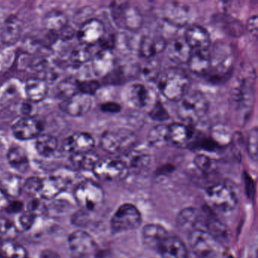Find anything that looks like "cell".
<instances>
[{
	"label": "cell",
	"instance_id": "52",
	"mask_svg": "<svg viewBox=\"0 0 258 258\" xmlns=\"http://www.w3.org/2000/svg\"><path fill=\"white\" fill-rule=\"evenodd\" d=\"M197 146L208 152H215L217 149L221 148V146L217 142L214 141L211 137L202 139Z\"/></svg>",
	"mask_w": 258,
	"mask_h": 258
},
{
	"label": "cell",
	"instance_id": "4",
	"mask_svg": "<svg viewBox=\"0 0 258 258\" xmlns=\"http://www.w3.org/2000/svg\"><path fill=\"white\" fill-rule=\"evenodd\" d=\"M137 137L133 131L125 128L108 130L100 139V146L109 154L125 153L135 146Z\"/></svg>",
	"mask_w": 258,
	"mask_h": 258
},
{
	"label": "cell",
	"instance_id": "23",
	"mask_svg": "<svg viewBox=\"0 0 258 258\" xmlns=\"http://www.w3.org/2000/svg\"><path fill=\"white\" fill-rule=\"evenodd\" d=\"M95 140L90 134L78 132L71 135L64 142L66 150L73 154L92 152L95 147Z\"/></svg>",
	"mask_w": 258,
	"mask_h": 258
},
{
	"label": "cell",
	"instance_id": "15",
	"mask_svg": "<svg viewBox=\"0 0 258 258\" xmlns=\"http://www.w3.org/2000/svg\"><path fill=\"white\" fill-rule=\"evenodd\" d=\"M204 230L211 234L220 245H227L231 241L232 232L227 226L214 215L204 213Z\"/></svg>",
	"mask_w": 258,
	"mask_h": 258
},
{
	"label": "cell",
	"instance_id": "42",
	"mask_svg": "<svg viewBox=\"0 0 258 258\" xmlns=\"http://www.w3.org/2000/svg\"><path fill=\"white\" fill-rule=\"evenodd\" d=\"M128 161L126 163L130 171L140 170L150 163V155L143 152H133L128 155Z\"/></svg>",
	"mask_w": 258,
	"mask_h": 258
},
{
	"label": "cell",
	"instance_id": "31",
	"mask_svg": "<svg viewBox=\"0 0 258 258\" xmlns=\"http://www.w3.org/2000/svg\"><path fill=\"white\" fill-rule=\"evenodd\" d=\"M25 90L27 97L31 102H38L46 98L49 88L44 79L32 78L25 82Z\"/></svg>",
	"mask_w": 258,
	"mask_h": 258
},
{
	"label": "cell",
	"instance_id": "49",
	"mask_svg": "<svg viewBox=\"0 0 258 258\" xmlns=\"http://www.w3.org/2000/svg\"><path fill=\"white\" fill-rule=\"evenodd\" d=\"M126 75L122 68H114L112 71L104 78L105 83L111 85H118L126 81Z\"/></svg>",
	"mask_w": 258,
	"mask_h": 258
},
{
	"label": "cell",
	"instance_id": "14",
	"mask_svg": "<svg viewBox=\"0 0 258 258\" xmlns=\"http://www.w3.org/2000/svg\"><path fill=\"white\" fill-rule=\"evenodd\" d=\"M92 105L93 99L91 96L78 93L72 97L62 101L60 104V108L69 115L81 117L90 111Z\"/></svg>",
	"mask_w": 258,
	"mask_h": 258
},
{
	"label": "cell",
	"instance_id": "24",
	"mask_svg": "<svg viewBox=\"0 0 258 258\" xmlns=\"http://www.w3.org/2000/svg\"><path fill=\"white\" fill-rule=\"evenodd\" d=\"M158 253L162 258H188L185 243L176 235H169L160 247Z\"/></svg>",
	"mask_w": 258,
	"mask_h": 258
},
{
	"label": "cell",
	"instance_id": "28",
	"mask_svg": "<svg viewBox=\"0 0 258 258\" xmlns=\"http://www.w3.org/2000/svg\"><path fill=\"white\" fill-rule=\"evenodd\" d=\"M167 42L160 36H146L140 42L139 52L146 59L154 58L155 55L165 50Z\"/></svg>",
	"mask_w": 258,
	"mask_h": 258
},
{
	"label": "cell",
	"instance_id": "36",
	"mask_svg": "<svg viewBox=\"0 0 258 258\" xmlns=\"http://www.w3.org/2000/svg\"><path fill=\"white\" fill-rule=\"evenodd\" d=\"M43 25L48 31L57 33L68 25V18L62 12L52 10L45 16Z\"/></svg>",
	"mask_w": 258,
	"mask_h": 258
},
{
	"label": "cell",
	"instance_id": "3",
	"mask_svg": "<svg viewBox=\"0 0 258 258\" xmlns=\"http://www.w3.org/2000/svg\"><path fill=\"white\" fill-rule=\"evenodd\" d=\"M211 69L208 76L209 81L217 84L226 79L232 72L233 55L229 45L223 42L215 43L209 52Z\"/></svg>",
	"mask_w": 258,
	"mask_h": 258
},
{
	"label": "cell",
	"instance_id": "9",
	"mask_svg": "<svg viewBox=\"0 0 258 258\" xmlns=\"http://www.w3.org/2000/svg\"><path fill=\"white\" fill-rule=\"evenodd\" d=\"M92 171L98 179L110 182L122 180L130 173L123 160L109 158H99Z\"/></svg>",
	"mask_w": 258,
	"mask_h": 258
},
{
	"label": "cell",
	"instance_id": "22",
	"mask_svg": "<svg viewBox=\"0 0 258 258\" xmlns=\"http://www.w3.org/2000/svg\"><path fill=\"white\" fill-rule=\"evenodd\" d=\"M167 58L178 64H187L192 50L184 38H175L167 43L165 48Z\"/></svg>",
	"mask_w": 258,
	"mask_h": 258
},
{
	"label": "cell",
	"instance_id": "39",
	"mask_svg": "<svg viewBox=\"0 0 258 258\" xmlns=\"http://www.w3.org/2000/svg\"><path fill=\"white\" fill-rule=\"evenodd\" d=\"M19 85L15 80H9L0 86V105L4 106L16 99L19 94Z\"/></svg>",
	"mask_w": 258,
	"mask_h": 258
},
{
	"label": "cell",
	"instance_id": "29",
	"mask_svg": "<svg viewBox=\"0 0 258 258\" xmlns=\"http://www.w3.org/2000/svg\"><path fill=\"white\" fill-rule=\"evenodd\" d=\"M126 98L131 106L143 109L150 102L151 94L146 86L142 84H134L126 89Z\"/></svg>",
	"mask_w": 258,
	"mask_h": 258
},
{
	"label": "cell",
	"instance_id": "20",
	"mask_svg": "<svg viewBox=\"0 0 258 258\" xmlns=\"http://www.w3.org/2000/svg\"><path fill=\"white\" fill-rule=\"evenodd\" d=\"M162 13L164 20L173 26H185L189 22V8L180 3H169Z\"/></svg>",
	"mask_w": 258,
	"mask_h": 258
},
{
	"label": "cell",
	"instance_id": "58",
	"mask_svg": "<svg viewBox=\"0 0 258 258\" xmlns=\"http://www.w3.org/2000/svg\"><path fill=\"white\" fill-rule=\"evenodd\" d=\"M10 202L7 192L0 188V210L6 209Z\"/></svg>",
	"mask_w": 258,
	"mask_h": 258
},
{
	"label": "cell",
	"instance_id": "6",
	"mask_svg": "<svg viewBox=\"0 0 258 258\" xmlns=\"http://www.w3.org/2000/svg\"><path fill=\"white\" fill-rule=\"evenodd\" d=\"M75 202L85 211H93L100 208L105 200L103 188L93 180L80 182L74 191Z\"/></svg>",
	"mask_w": 258,
	"mask_h": 258
},
{
	"label": "cell",
	"instance_id": "16",
	"mask_svg": "<svg viewBox=\"0 0 258 258\" xmlns=\"http://www.w3.org/2000/svg\"><path fill=\"white\" fill-rule=\"evenodd\" d=\"M105 34L103 23L99 19H91L81 25L78 32V38L82 44L90 46L99 43Z\"/></svg>",
	"mask_w": 258,
	"mask_h": 258
},
{
	"label": "cell",
	"instance_id": "18",
	"mask_svg": "<svg viewBox=\"0 0 258 258\" xmlns=\"http://www.w3.org/2000/svg\"><path fill=\"white\" fill-rule=\"evenodd\" d=\"M184 39L191 50L206 52L211 46V36L201 25H192L187 28Z\"/></svg>",
	"mask_w": 258,
	"mask_h": 258
},
{
	"label": "cell",
	"instance_id": "47",
	"mask_svg": "<svg viewBox=\"0 0 258 258\" xmlns=\"http://www.w3.org/2000/svg\"><path fill=\"white\" fill-rule=\"evenodd\" d=\"M194 164L202 173H210L214 169V161L209 156L204 154H199L195 157Z\"/></svg>",
	"mask_w": 258,
	"mask_h": 258
},
{
	"label": "cell",
	"instance_id": "13",
	"mask_svg": "<svg viewBox=\"0 0 258 258\" xmlns=\"http://www.w3.org/2000/svg\"><path fill=\"white\" fill-rule=\"evenodd\" d=\"M203 221V211L194 207L184 208L179 211L176 217L177 227L188 235L196 229H202Z\"/></svg>",
	"mask_w": 258,
	"mask_h": 258
},
{
	"label": "cell",
	"instance_id": "38",
	"mask_svg": "<svg viewBox=\"0 0 258 258\" xmlns=\"http://www.w3.org/2000/svg\"><path fill=\"white\" fill-rule=\"evenodd\" d=\"M99 159V156L92 152L73 154L71 158L73 165L83 170H93L95 164Z\"/></svg>",
	"mask_w": 258,
	"mask_h": 258
},
{
	"label": "cell",
	"instance_id": "46",
	"mask_svg": "<svg viewBox=\"0 0 258 258\" xmlns=\"http://www.w3.org/2000/svg\"><path fill=\"white\" fill-rule=\"evenodd\" d=\"M149 116L151 119L155 121L163 122L170 118V114L162 103L159 101L155 102L153 106L149 111Z\"/></svg>",
	"mask_w": 258,
	"mask_h": 258
},
{
	"label": "cell",
	"instance_id": "32",
	"mask_svg": "<svg viewBox=\"0 0 258 258\" xmlns=\"http://www.w3.org/2000/svg\"><path fill=\"white\" fill-rule=\"evenodd\" d=\"M188 69L195 75L199 76L208 75L211 72V64L208 51L199 52L194 51L188 60Z\"/></svg>",
	"mask_w": 258,
	"mask_h": 258
},
{
	"label": "cell",
	"instance_id": "33",
	"mask_svg": "<svg viewBox=\"0 0 258 258\" xmlns=\"http://www.w3.org/2000/svg\"><path fill=\"white\" fill-rule=\"evenodd\" d=\"M7 160L10 166L19 173H25L29 169L28 154L22 147L15 146L11 148L7 153Z\"/></svg>",
	"mask_w": 258,
	"mask_h": 258
},
{
	"label": "cell",
	"instance_id": "37",
	"mask_svg": "<svg viewBox=\"0 0 258 258\" xmlns=\"http://www.w3.org/2000/svg\"><path fill=\"white\" fill-rule=\"evenodd\" d=\"M139 75L145 81H152L157 80L159 77L161 72V63L158 60L154 58L147 59L139 67Z\"/></svg>",
	"mask_w": 258,
	"mask_h": 258
},
{
	"label": "cell",
	"instance_id": "40",
	"mask_svg": "<svg viewBox=\"0 0 258 258\" xmlns=\"http://www.w3.org/2000/svg\"><path fill=\"white\" fill-rule=\"evenodd\" d=\"M78 82L79 81L74 78H66L63 80L57 86L56 96L59 99H62V101L75 96L79 93Z\"/></svg>",
	"mask_w": 258,
	"mask_h": 258
},
{
	"label": "cell",
	"instance_id": "21",
	"mask_svg": "<svg viewBox=\"0 0 258 258\" xmlns=\"http://www.w3.org/2000/svg\"><path fill=\"white\" fill-rule=\"evenodd\" d=\"M69 179L60 174L52 175L43 179L40 195L45 200H53L66 190L69 185Z\"/></svg>",
	"mask_w": 258,
	"mask_h": 258
},
{
	"label": "cell",
	"instance_id": "55",
	"mask_svg": "<svg viewBox=\"0 0 258 258\" xmlns=\"http://www.w3.org/2000/svg\"><path fill=\"white\" fill-rule=\"evenodd\" d=\"M257 21V16H251V17L249 18L247 22V25H246V30H247V33L255 39L257 37L258 34Z\"/></svg>",
	"mask_w": 258,
	"mask_h": 258
},
{
	"label": "cell",
	"instance_id": "56",
	"mask_svg": "<svg viewBox=\"0 0 258 258\" xmlns=\"http://www.w3.org/2000/svg\"><path fill=\"white\" fill-rule=\"evenodd\" d=\"M100 109L104 112L107 113H118L121 110V106L120 104L115 102H104L100 105Z\"/></svg>",
	"mask_w": 258,
	"mask_h": 258
},
{
	"label": "cell",
	"instance_id": "17",
	"mask_svg": "<svg viewBox=\"0 0 258 258\" xmlns=\"http://www.w3.org/2000/svg\"><path fill=\"white\" fill-rule=\"evenodd\" d=\"M170 235L168 231L158 223H149L142 230V241L147 248L158 253L164 240Z\"/></svg>",
	"mask_w": 258,
	"mask_h": 258
},
{
	"label": "cell",
	"instance_id": "43",
	"mask_svg": "<svg viewBox=\"0 0 258 258\" xmlns=\"http://www.w3.org/2000/svg\"><path fill=\"white\" fill-rule=\"evenodd\" d=\"M91 58L92 52L90 50V46L82 44V43L75 46L71 53V61L74 64H78V66L87 62Z\"/></svg>",
	"mask_w": 258,
	"mask_h": 258
},
{
	"label": "cell",
	"instance_id": "1",
	"mask_svg": "<svg viewBox=\"0 0 258 258\" xmlns=\"http://www.w3.org/2000/svg\"><path fill=\"white\" fill-rule=\"evenodd\" d=\"M158 88L161 94L172 102L180 100L189 91V76L179 68H170L161 72L158 79Z\"/></svg>",
	"mask_w": 258,
	"mask_h": 258
},
{
	"label": "cell",
	"instance_id": "27",
	"mask_svg": "<svg viewBox=\"0 0 258 258\" xmlns=\"http://www.w3.org/2000/svg\"><path fill=\"white\" fill-rule=\"evenodd\" d=\"M23 31V25L22 21L16 16H10L4 22L3 26L0 39L1 41L7 46H13L16 44Z\"/></svg>",
	"mask_w": 258,
	"mask_h": 258
},
{
	"label": "cell",
	"instance_id": "62",
	"mask_svg": "<svg viewBox=\"0 0 258 258\" xmlns=\"http://www.w3.org/2000/svg\"><path fill=\"white\" fill-rule=\"evenodd\" d=\"M75 258H90V257H84V256H75Z\"/></svg>",
	"mask_w": 258,
	"mask_h": 258
},
{
	"label": "cell",
	"instance_id": "61",
	"mask_svg": "<svg viewBox=\"0 0 258 258\" xmlns=\"http://www.w3.org/2000/svg\"><path fill=\"white\" fill-rule=\"evenodd\" d=\"M41 258H60V256H57L56 253H53L51 250H46L43 252Z\"/></svg>",
	"mask_w": 258,
	"mask_h": 258
},
{
	"label": "cell",
	"instance_id": "60",
	"mask_svg": "<svg viewBox=\"0 0 258 258\" xmlns=\"http://www.w3.org/2000/svg\"><path fill=\"white\" fill-rule=\"evenodd\" d=\"M31 108H32V106H31V104L29 103H24L22 106V114H25V115H28L31 113Z\"/></svg>",
	"mask_w": 258,
	"mask_h": 258
},
{
	"label": "cell",
	"instance_id": "5",
	"mask_svg": "<svg viewBox=\"0 0 258 258\" xmlns=\"http://www.w3.org/2000/svg\"><path fill=\"white\" fill-rule=\"evenodd\" d=\"M205 194L210 206L220 212H230L238 205L236 192L230 185L225 182H217L210 185Z\"/></svg>",
	"mask_w": 258,
	"mask_h": 258
},
{
	"label": "cell",
	"instance_id": "34",
	"mask_svg": "<svg viewBox=\"0 0 258 258\" xmlns=\"http://www.w3.org/2000/svg\"><path fill=\"white\" fill-rule=\"evenodd\" d=\"M147 141L152 147L156 149L165 146L169 142V127L164 123L155 125L149 131Z\"/></svg>",
	"mask_w": 258,
	"mask_h": 258
},
{
	"label": "cell",
	"instance_id": "44",
	"mask_svg": "<svg viewBox=\"0 0 258 258\" xmlns=\"http://www.w3.org/2000/svg\"><path fill=\"white\" fill-rule=\"evenodd\" d=\"M17 226L12 220L7 218L0 219V238L5 241H14L18 236Z\"/></svg>",
	"mask_w": 258,
	"mask_h": 258
},
{
	"label": "cell",
	"instance_id": "35",
	"mask_svg": "<svg viewBox=\"0 0 258 258\" xmlns=\"http://www.w3.org/2000/svg\"><path fill=\"white\" fill-rule=\"evenodd\" d=\"M58 141L56 137L50 134H40L36 140L37 152L43 157H50L58 149Z\"/></svg>",
	"mask_w": 258,
	"mask_h": 258
},
{
	"label": "cell",
	"instance_id": "25",
	"mask_svg": "<svg viewBox=\"0 0 258 258\" xmlns=\"http://www.w3.org/2000/svg\"><path fill=\"white\" fill-rule=\"evenodd\" d=\"M116 59L112 51L101 49L92 58V67L95 75L105 78L115 67Z\"/></svg>",
	"mask_w": 258,
	"mask_h": 258
},
{
	"label": "cell",
	"instance_id": "45",
	"mask_svg": "<svg viewBox=\"0 0 258 258\" xmlns=\"http://www.w3.org/2000/svg\"><path fill=\"white\" fill-rule=\"evenodd\" d=\"M246 150L250 159L257 161L258 158V131L254 127L249 131L246 141Z\"/></svg>",
	"mask_w": 258,
	"mask_h": 258
},
{
	"label": "cell",
	"instance_id": "8",
	"mask_svg": "<svg viewBox=\"0 0 258 258\" xmlns=\"http://www.w3.org/2000/svg\"><path fill=\"white\" fill-rule=\"evenodd\" d=\"M188 241L190 249L197 258H215L220 252V244L204 229H196L190 232Z\"/></svg>",
	"mask_w": 258,
	"mask_h": 258
},
{
	"label": "cell",
	"instance_id": "7",
	"mask_svg": "<svg viewBox=\"0 0 258 258\" xmlns=\"http://www.w3.org/2000/svg\"><path fill=\"white\" fill-rule=\"evenodd\" d=\"M143 217L140 210L131 203H124L118 207L110 221L114 232L134 230L141 225Z\"/></svg>",
	"mask_w": 258,
	"mask_h": 258
},
{
	"label": "cell",
	"instance_id": "30",
	"mask_svg": "<svg viewBox=\"0 0 258 258\" xmlns=\"http://www.w3.org/2000/svg\"><path fill=\"white\" fill-rule=\"evenodd\" d=\"M214 25L225 34L232 37H240L244 34L242 24L229 15H215L213 18Z\"/></svg>",
	"mask_w": 258,
	"mask_h": 258
},
{
	"label": "cell",
	"instance_id": "50",
	"mask_svg": "<svg viewBox=\"0 0 258 258\" xmlns=\"http://www.w3.org/2000/svg\"><path fill=\"white\" fill-rule=\"evenodd\" d=\"M101 85L99 82L95 80H87V81L78 82V89L79 93L83 94L88 95L92 96L96 94V92L100 88Z\"/></svg>",
	"mask_w": 258,
	"mask_h": 258
},
{
	"label": "cell",
	"instance_id": "57",
	"mask_svg": "<svg viewBox=\"0 0 258 258\" xmlns=\"http://www.w3.org/2000/svg\"><path fill=\"white\" fill-rule=\"evenodd\" d=\"M60 32H61L60 35H61V40H64V41L71 40L75 36V29L69 25H66Z\"/></svg>",
	"mask_w": 258,
	"mask_h": 258
},
{
	"label": "cell",
	"instance_id": "53",
	"mask_svg": "<svg viewBox=\"0 0 258 258\" xmlns=\"http://www.w3.org/2000/svg\"><path fill=\"white\" fill-rule=\"evenodd\" d=\"M99 45H100L102 49L105 50H112L116 44V39L114 34H105L103 37L99 40Z\"/></svg>",
	"mask_w": 258,
	"mask_h": 258
},
{
	"label": "cell",
	"instance_id": "2",
	"mask_svg": "<svg viewBox=\"0 0 258 258\" xmlns=\"http://www.w3.org/2000/svg\"><path fill=\"white\" fill-rule=\"evenodd\" d=\"M178 102V116L189 123H196L203 118L210 108L209 101L199 90L188 91Z\"/></svg>",
	"mask_w": 258,
	"mask_h": 258
},
{
	"label": "cell",
	"instance_id": "54",
	"mask_svg": "<svg viewBox=\"0 0 258 258\" xmlns=\"http://www.w3.org/2000/svg\"><path fill=\"white\" fill-rule=\"evenodd\" d=\"M43 207H44V205L40 199L31 198L27 203V211L34 213V214L38 216L40 213L43 212Z\"/></svg>",
	"mask_w": 258,
	"mask_h": 258
},
{
	"label": "cell",
	"instance_id": "48",
	"mask_svg": "<svg viewBox=\"0 0 258 258\" xmlns=\"http://www.w3.org/2000/svg\"><path fill=\"white\" fill-rule=\"evenodd\" d=\"M43 179L37 176H31L25 180L23 188L27 194L30 196H35L40 193L42 186Z\"/></svg>",
	"mask_w": 258,
	"mask_h": 258
},
{
	"label": "cell",
	"instance_id": "51",
	"mask_svg": "<svg viewBox=\"0 0 258 258\" xmlns=\"http://www.w3.org/2000/svg\"><path fill=\"white\" fill-rule=\"evenodd\" d=\"M37 215L34 213L26 211L22 213L19 217V224L21 229L25 231H29L32 229L37 221Z\"/></svg>",
	"mask_w": 258,
	"mask_h": 258
},
{
	"label": "cell",
	"instance_id": "19",
	"mask_svg": "<svg viewBox=\"0 0 258 258\" xmlns=\"http://www.w3.org/2000/svg\"><path fill=\"white\" fill-rule=\"evenodd\" d=\"M43 131V125L37 119L25 117L19 119L13 124L15 137L20 140H29L37 138Z\"/></svg>",
	"mask_w": 258,
	"mask_h": 258
},
{
	"label": "cell",
	"instance_id": "59",
	"mask_svg": "<svg viewBox=\"0 0 258 258\" xmlns=\"http://www.w3.org/2000/svg\"><path fill=\"white\" fill-rule=\"evenodd\" d=\"M22 204L20 202H10L8 206L6 208L7 211H11V212H17V211H21L22 208Z\"/></svg>",
	"mask_w": 258,
	"mask_h": 258
},
{
	"label": "cell",
	"instance_id": "12",
	"mask_svg": "<svg viewBox=\"0 0 258 258\" xmlns=\"http://www.w3.org/2000/svg\"><path fill=\"white\" fill-rule=\"evenodd\" d=\"M255 72L253 69L242 76L239 84L234 89L232 93L233 102L240 108H247L251 106L253 101V87L255 82Z\"/></svg>",
	"mask_w": 258,
	"mask_h": 258
},
{
	"label": "cell",
	"instance_id": "41",
	"mask_svg": "<svg viewBox=\"0 0 258 258\" xmlns=\"http://www.w3.org/2000/svg\"><path fill=\"white\" fill-rule=\"evenodd\" d=\"M0 250L7 258L28 257V251L25 247L14 241H4Z\"/></svg>",
	"mask_w": 258,
	"mask_h": 258
},
{
	"label": "cell",
	"instance_id": "11",
	"mask_svg": "<svg viewBox=\"0 0 258 258\" xmlns=\"http://www.w3.org/2000/svg\"><path fill=\"white\" fill-rule=\"evenodd\" d=\"M68 243L75 256L89 257L98 250V244L95 238L90 233L81 229L72 232L69 236Z\"/></svg>",
	"mask_w": 258,
	"mask_h": 258
},
{
	"label": "cell",
	"instance_id": "10",
	"mask_svg": "<svg viewBox=\"0 0 258 258\" xmlns=\"http://www.w3.org/2000/svg\"><path fill=\"white\" fill-rule=\"evenodd\" d=\"M113 19L117 26L130 31H137L143 27V17L137 7L122 3L112 7Z\"/></svg>",
	"mask_w": 258,
	"mask_h": 258
},
{
	"label": "cell",
	"instance_id": "26",
	"mask_svg": "<svg viewBox=\"0 0 258 258\" xmlns=\"http://www.w3.org/2000/svg\"><path fill=\"white\" fill-rule=\"evenodd\" d=\"M169 142L178 147H186L191 144L194 131L185 123H176L169 125Z\"/></svg>",
	"mask_w": 258,
	"mask_h": 258
}]
</instances>
